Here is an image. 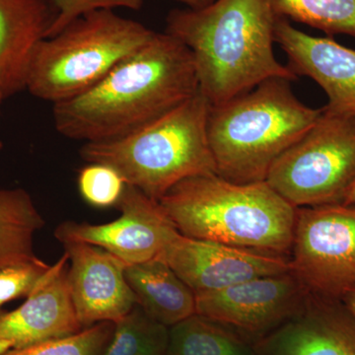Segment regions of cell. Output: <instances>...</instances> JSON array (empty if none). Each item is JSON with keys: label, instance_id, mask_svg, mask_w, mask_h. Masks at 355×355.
Listing matches in <instances>:
<instances>
[{"label": "cell", "instance_id": "obj_1", "mask_svg": "<svg viewBox=\"0 0 355 355\" xmlns=\"http://www.w3.org/2000/svg\"><path fill=\"white\" fill-rule=\"evenodd\" d=\"M198 92L191 51L172 35L156 32L94 87L53 104V125L60 135L84 144L119 139Z\"/></svg>", "mask_w": 355, "mask_h": 355}, {"label": "cell", "instance_id": "obj_2", "mask_svg": "<svg viewBox=\"0 0 355 355\" xmlns=\"http://www.w3.org/2000/svg\"><path fill=\"white\" fill-rule=\"evenodd\" d=\"M277 19L268 0H216L200 9L172 10L165 32L191 51L198 91L218 106L268 79L298 78L275 58Z\"/></svg>", "mask_w": 355, "mask_h": 355}, {"label": "cell", "instance_id": "obj_3", "mask_svg": "<svg viewBox=\"0 0 355 355\" xmlns=\"http://www.w3.org/2000/svg\"><path fill=\"white\" fill-rule=\"evenodd\" d=\"M158 202L187 237L279 258L291 256L297 209L266 181L237 184L217 174L191 177Z\"/></svg>", "mask_w": 355, "mask_h": 355}, {"label": "cell", "instance_id": "obj_4", "mask_svg": "<svg viewBox=\"0 0 355 355\" xmlns=\"http://www.w3.org/2000/svg\"><path fill=\"white\" fill-rule=\"evenodd\" d=\"M291 83L268 79L211 106L207 130L217 175L237 184L266 181L275 161L316 123L323 108L303 104Z\"/></svg>", "mask_w": 355, "mask_h": 355}, {"label": "cell", "instance_id": "obj_5", "mask_svg": "<svg viewBox=\"0 0 355 355\" xmlns=\"http://www.w3.org/2000/svg\"><path fill=\"white\" fill-rule=\"evenodd\" d=\"M210 108L198 91L130 135L86 142L80 149L81 158L113 168L125 184L159 200L184 179L217 174L207 130Z\"/></svg>", "mask_w": 355, "mask_h": 355}, {"label": "cell", "instance_id": "obj_6", "mask_svg": "<svg viewBox=\"0 0 355 355\" xmlns=\"http://www.w3.org/2000/svg\"><path fill=\"white\" fill-rule=\"evenodd\" d=\"M155 33L113 9L85 14L40 42L28 67L26 90L53 105L77 97L146 46Z\"/></svg>", "mask_w": 355, "mask_h": 355}, {"label": "cell", "instance_id": "obj_7", "mask_svg": "<svg viewBox=\"0 0 355 355\" xmlns=\"http://www.w3.org/2000/svg\"><path fill=\"white\" fill-rule=\"evenodd\" d=\"M266 182L296 209L345 203L355 183V116L324 106L275 161Z\"/></svg>", "mask_w": 355, "mask_h": 355}, {"label": "cell", "instance_id": "obj_8", "mask_svg": "<svg viewBox=\"0 0 355 355\" xmlns=\"http://www.w3.org/2000/svg\"><path fill=\"white\" fill-rule=\"evenodd\" d=\"M289 261L308 291L342 300L355 287V205L297 209Z\"/></svg>", "mask_w": 355, "mask_h": 355}, {"label": "cell", "instance_id": "obj_9", "mask_svg": "<svg viewBox=\"0 0 355 355\" xmlns=\"http://www.w3.org/2000/svg\"><path fill=\"white\" fill-rule=\"evenodd\" d=\"M292 270L196 293V313L253 343L291 319L309 294Z\"/></svg>", "mask_w": 355, "mask_h": 355}, {"label": "cell", "instance_id": "obj_10", "mask_svg": "<svg viewBox=\"0 0 355 355\" xmlns=\"http://www.w3.org/2000/svg\"><path fill=\"white\" fill-rule=\"evenodd\" d=\"M116 207L121 211L116 220L100 225L65 222L55 237L95 245L132 266L160 259L180 233L158 200L130 184H125Z\"/></svg>", "mask_w": 355, "mask_h": 355}, {"label": "cell", "instance_id": "obj_11", "mask_svg": "<svg viewBox=\"0 0 355 355\" xmlns=\"http://www.w3.org/2000/svg\"><path fill=\"white\" fill-rule=\"evenodd\" d=\"M160 259L196 293L220 291L247 280L292 270L291 261L187 237L179 233Z\"/></svg>", "mask_w": 355, "mask_h": 355}, {"label": "cell", "instance_id": "obj_12", "mask_svg": "<svg viewBox=\"0 0 355 355\" xmlns=\"http://www.w3.org/2000/svg\"><path fill=\"white\" fill-rule=\"evenodd\" d=\"M62 244L70 261V295L83 329L101 322L114 323L137 304L123 261L88 243L64 240Z\"/></svg>", "mask_w": 355, "mask_h": 355}, {"label": "cell", "instance_id": "obj_13", "mask_svg": "<svg viewBox=\"0 0 355 355\" xmlns=\"http://www.w3.org/2000/svg\"><path fill=\"white\" fill-rule=\"evenodd\" d=\"M253 345L256 355H355V319L342 300L309 292L291 319Z\"/></svg>", "mask_w": 355, "mask_h": 355}, {"label": "cell", "instance_id": "obj_14", "mask_svg": "<svg viewBox=\"0 0 355 355\" xmlns=\"http://www.w3.org/2000/svg\"><path fill=\"white\" fill-rule=\"evenodd\" d=\"M67 253L39 280L27 300L11 312L0 311V340L22 349L74 335L81 330L67 279Z\"/></svg>", "mask_w": 355, "mask_h": 355}, {"label": "cell", "instance_id": "obj_15", "mask_svg": "<svg viewBox=\"0 0 355 355\" xmlns=\"http://www.w3.org/2000/svg\"><path fill=\"white\" fill-rule=\"evenodd\" d=\"M275 43L288 58L292 71L308 76L328 96L327 108L355 116V51L333 39L311 36L277 17Z\"/></svg>", "mask_w": 355, "mask_h": 355}, {"label": "cell", "instance_id": "obj_16", "mask_svg": "<svg viewBox=\"0 0 355 355\" xmlns=\"http://www.w3.org/2000/svg\"><path fill=\"white\" fill-rule=\"evenodd\" d=\"M53 0H0V92L26 90L33 53L58 17Z\"/></svg>", "mask_w": 355, "mask_h": 355}, {"label": "cell", "instance_id": "obj_17", "mask_svg": "<svg viewBox=\"0 0 355 355\" xmlns=\"http://www.w3.org/2000/svg\"><path fill=\"white\" fill-rule=\"evenodd\" d=\"M125 279L137 305L164 326L196 314V294L162 259L128 266Z\"/></svg>", "mask_w": 355, "mask_h": 355}, {"label": "cell", "instance_id": "obj_18", "mask_svg": "<svg viewBox=\"0 0 355 355\" xmlns=\"http://www.w3.org/2000/svg\"><path fill=\"white\" fill-rule=\"evenodd\" d=\"M44 220L23 189L0 190V268L39 260L33 248Z\"/></svg>", "mask_w": 355, "mask_h": 355}, {"label": "cell", "instance_id": "obj_19", "mask_svg": "<svg viewBox=\"0 0 355 355\" xmlns=\"http://www.w3.org/2000/svg\"><path fill=\"white\" fill-rule=\"evenodd\" d=\"M166 355H256L253 343L209 318L196 314L169 328Z\"/></svg>", "mask_w": 355, "mask_h": 355}, {"label": "cell", "instance_id": "obj_20", "mask_svg": "<svg viewBox=\"0 0 355 355\" xmlns=\"http://www.w3.org/2000/svg\"><path fill=\"white\" fill-rule=\"evenodd\" d=\"M169 328L135 305L114 322L113 334L103 355H166Z\"/></svg>", "mask_w": 355, "mask_h": 355}, {"label": "cell", "instance_id": "obj_21", "mask_svg": "<svg viewBox=\"0 0 355 355\" xmlns=\"http://www.w3.org/2000/svg\"><path fill=\"white\" fill-rule=\"evenodd\" d=\"M275 15L327 34L355 37V0H268Z\"/></svg>", "mask_w": 355, "mask_h": 355}, {"label": "cell", "instance_id": "obj_22", "mask_svg": "<svg viewBox=\"0 0 355 355\" xmlns=\"http://www.w3.org/2000/svg\"><path fill=\"white\" fill-rule=\"evenodd\" d=\"M114 327L113 322H101L74 335L11 349L1 355H103Z\"/></svg>", "mask_w": 355, "mask_h": 355}, {"label": "cell", "instance_id": "obj_23", "mask_svg": "<svg viewBox=\"0 0 355 355\" xmlns=\"http://www.w3.org/2000/svg\"><path fill=\"white\" fill-rule=\"evenodd\" d=\"M125 187L121 175L107 165L89 163L79 172V191L95 207H116Z\"/></svg>", "mask_w": 355, "mask_h": 355}, {"label": "cell", "instance_id": "obj_24", "mask_svg": "<svg viewBox=\"0 0 355 355\" xmlns=\"http://www.w3.org/2000/svg\"><path fill=\"white\" fill-rule=\"evenodd\" d=\"M50 266L39 259L0 268V309L7 302L27 297Z\"/></svg>", "mask_w": 355, "mask_h": 355}, {"label": "cell", "instance_id": "obj_25", "mask_svg": "<svg viewBox=\"0 0 355 355\" xmlns=\"http://www.w3.org/2000/svg\"><path fill=\"white\" fill-rule=\"evenodd\" d=\"M58 9V17L49 32L53 37L64 29L70 23L92 11L99 9L118 8L139 10L144 6L142 0H53Z\"/></svg>", "mask_w": 355, "mask_h": 355}, {"label": "cell", "instance_id": "obj_26", "mask_svg": "<svg viewBox=\"0 0 355 355\" xmlns=\"http://www.w3.org/2000/svg\"><path fill=\"white\" fill-rule=\"evenodd\" d=\"M342 301L355 319V287L343 296Z\"/></svg>", "mask_w": 355, "mask_h": 355}, {"label": "cell", "instance_id": "obj_27", "mask_svg": "<svg viewBox=\"0 0 355 355\" xmlns=\"http://www.w3.org/2000/svg\"><path fill=\"white\" fill-rule=\"evenodd\" d=\"M177 1L186 4L191 9H200L209 6L216 0H177Z\"/></svg>", "mask_w": 355, "mask_h": 355}, {"label": "cell", "instance_id": "obj_28", "mask_svg": "<svg viewBox=\"0 0 355 355\" xmlns=\"http://www.w3.org/2000/svg\"><path fill=\"white\" fill-rule=\"evenodd\" d=\"M13 349L12 343L8 342V340H0V355L6 354V352Z\"/></svg>", "mask_w": 355, "mask_h": 355}, {"label": "cell", "instance_id": "obj_29", "mask_svg": "<svg viewBox=\"0 0 355 355\" xmlns=\"http://www.w3.org/2000/svg\"><path fill=\"white\" fill-rule=\"evenodd\" d=\"M345 205H355V183L352 186V190H350L349 196H347V200H345Z\"/></svg>", "mask_w": 355, "mask_h": 355}, {"label": "cell", "instance_id": "obj_30", "mask_svg": "<svg viewBox=\"0 0 355 355\" xmlns=\"http://www.w3.org/2000/svg\"><path fill=\"white\" fill-rule=\"evenodd\" d=\"M3 100H6V99H4V97H3V95H2V93L0 92V104H1L2 101H3ZM1 147H2V144H1V141H0V149H1Z\"/></svg>", "mask_w": 355, "mask_h": 355}]
</instances>
